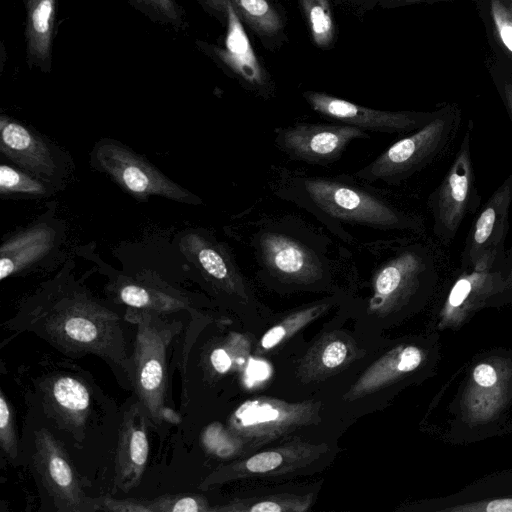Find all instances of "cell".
I'll return each mask as SVG.
<instances>
[{"label":"cell","instance_id":"14","mask_svg":"<svg viewBox=\"0 0 512 512\" xmlns=\"http://www.w3.org/2000/svg\"><path fill=\"white\" fill-rule=\"evenodd\" d=\"M303 97L311 109L323 117L367 132L404 136L419 129L437 114L377 110L317 91H306Z\"/></svg>","mask_w":512,"mask_h":512},{"label":"cell","instance_id":"17","mask_svg":"<svg viewBox=\"0 0 512 512\" xmlns=\"http://www.w3.org/2000/svg\"><path fill=\"white\" fill-rule=\"evenodd\" d=\"M147 424L146 413L137 400L124 412L118 433L115 484L121 491L132 490L142 479L149 454Z\"/></svg>","mask_w":512,"mask_h":512},{"label":"cell","instance_id":"32","mask_svg":"<svg viewBox=\"0 0 512 512\" xmlns=\"http://www.w3.org/2000/svg\"><path fill=\"white\" fill-rule=\"evenodd\" d=\"M0 446L7 457L18 455V435L13 409L3 390L0 393Z\"/></svg>","mask_w":512,"mask_h":512},{"label":"cell","instance_id":"13","mask_svg":"<svg viewBox=\"0 0 512 512\" xmlns=\"http://www.w3.org/2000/svg\"><path fill=\"white\" fill-rule=\"evenodd\" d=\"M33 462L57 511H95V498L87 496L72 462L59 441L45 428L34 434Z\"/></svg>","mask_w":512,"mask_h":512},{"label":"cell","instance_id":"36","mask_svg":"<svg viewBox=\"0 0 512 512\" xmlns=\"http://www.w3.org/2000/svg\"><path fill=\"white\" fill-rule=\"evenodd\" d=\"M159 6L167 15L175 17V11L171 0H152Z\"/></svg>","mask_w":512,"mask_h":512},{"label":"cell","instance_id":"12","mask_svg":"<svg viewBox=\"0 0 512 512\" xmlns=\"http://www.w3.org/2000/svg\"><path fill=\"white\" fill-rule=\"evenodd\" d=\"M192 257L216 295L230 307L256 313L259 307L251 284L245 278L229 250L202 234L192 233L183 239Z\"/></svg>","mask_w":512,"mask_h":512},{"label":"cell","instance_id":"25","mask_svg":"<svg viewBox=\"0 0 512 512\" xmlns=\"http://www.w3.org/2000/svg\"><path fill=\"white\" fill-rule=\"evenodd\" d=\"M349 293L339 292L302 306L286 314L274 326L270 327L261 337L256 347L257 354L268 353L285 343L298 331L310 324L332 307L343 303Z\"/></svg>","mask_w":512,"mask_h":512},{"label":"cell","instance_id":"26","mask_svg":"<svg viewBox=\"0 0 512 512\" xmlns=\"http://www.w3.org/2000/svg\"><path fill=\"white\" fill-rule=\"evenodd\" d=\"M237 14L256 32L273 35L282 27L276 10L267 0H229Z\"/></svg>","mask_w":512,"mask_h":512},{"label":"cell","instance_id":"9","mask_svg":"<svg viewBox=\"0 0 512 512\" xmlns=\"http://www.w3.org/2000/svg\"><path fill=\"white\" fill-rule=\"evenodd\" d=\"M332 457L328 444L288 441L219 467L205 478L200 487L207 489L247 479H288L323 468Z\"/></svg>","mask_w":512,"mask_h":512},{"label":"cell","instance_id":"11","mask_svg":"<svg viewBox=\"0 0 512 512\" xmlns=\"http://www.w3.org/2000/svg\"><path fill=\"white\" fill-rule=\"evenodd\" d=\"M369 138L367 131L339 122H299L274 130L276 147L290 160L322 166L339 160L353 141Z\"/></svg>","mask_w":512,"mask_h":512},{"label":"cell","instance_id":"22","mask_svg":"<svg viewBox=\"0 0 512 512\" xmlns=\"http://www.w3.org/2000/svg\"><path fill=\"white\" fill-rule=\"evenodd\" d=\"M315 492L306 488H270L211 507V512H306L313 505Z\"/></svg>","mask_w":512,"mask_h":512},{"label":"cell","instance_id":"20","mask_svg":"<svg viewBox=\"0 0 512 512\" xmlns=\"http://www.w3.org/2000/svg\"><path fill=\"white\" fill-rule=\"evenodd\" d=\"M422 355L415 346L396 348L374 361L347 391L348 400H360L375 394L392 384L402 375L415 370Z\"/></svg>","mask_w":512,"mask_h":512},{"label":"cell","instance_id":"7","mask_svg":"<svg viewBox=\"0 0 512 512\" xmlns=\"http://www.w3.org/2000/svg\"><path fill=\"white\" fill-rule=\"evenodd\" d=\"M320 409V403L314 401L291 403L271 397L253 398L232 412L227 430L243 453L250 454L320 422Z\"/></svg>","mask_w":512,"mask_h":512},{"label":"cell","instance_id":"5","mask_svg":"<svg viewBox=\"0 0 512 512\" xmlns=\"http://www.w3.org/2000/svg\"><path fill=\"white\" fill-rule=\"evenodd\" d=\"M125 318L136 326L130 356L131 384L142 404L149 424L158 427L164 420L176 422V413L166 408L167 348L181 331L182 323L161 313L130 308Z\"/></svg>","mask_w":512,"mask_h":512},{"label":"cell","instance_id":"34","mask_svg":"<svg viewBox=\"0 0 512 512\" xmlns=\"http://www.w3.org/2000/svg\"><path fill=\"white\" fill-rule=\"evenodd\" d=\"M473 377L477 384L483 387L492 386L497 380L495 370L487 364L478 365L474 370Z\"/></svg>","mask_w":512,"mask_h":512},{"label":"cell","instance_id":"8","mask_svg":"<svg viewBox=\"0 0 512 512\" xmlns=\"http://www.w3.org/2000/svg\"><path fill=\"white\" fill-rule=\"evenodd\" d=\"M473 131L469 121L448 170L427 199L432 233L444 246L454 240L466 217L481 206L471 152Z\"/></svg>","mask_w":512,"mask_h":512},{"label":"cell","instance_id":"24","mask_svg":"<svg viewBox=\"0 0 512 512\" xmlns=\"http://www.w3.org/2000/svg\"><path fill=\"white\" fill-rule=\"evenodd\" d=\"M115 294L129 308L161 314L185 310L195 319L203 317V313L189 299L167 288L136 281H122L116 284Z\"/></svg>","mask_w":512,"mask_h":512},{"label":"cell","instance_id":"15","mask_svg":"<svg viewBox=\"0 0 512 512\" xmlns=\"http://www.w3.org/2000/svg\"><path fill=\"white\" fill-rule=\"evenodd\" d=\"M512 205V170L481 206L464 241L460 268L469 269L506 249Z\"/></svg>","mask_w":512,"mask_h":512},{"label":"cell","instance_id":"16","mask_svg":"<svg viewBox=\"0 0 512 512\" xmlns=\"http://www.w3.org/2000/svg\"><path fill=\"white\" fill-rule=\"evenodd\" d=\"M38 386L47 415L81 439L91 405L86 384L75 376L56 373L41 379Z\"/></svg>","mask_w":512,"mask_h":512},{"label":"cell","instance_id":"31","mask_svg":"<svg viewBox=\"0 0 512 512\" xmlns=\"http://www.w3.org/2000/svg\"><path fill=\"white\" fill-rule=\"evenodd\" d=\"M239 338V336H232L224 344L212 349L209 354V364L215 373L225 375L239 366L234 362L235 360L240 364L244 361V356L247 353L235 352L236 348L244 341Z\"/></svg>","mask_w":512,"mask_h":512},{"label":"cell","instance_id":"23","mask_svg":"<svg viewBox=\"0 0 512 512\" xmlns=\"http://www.w3.org/2000/svg\"><path fill=\"white\" fill-rule=\"evenodd\" d=\"M356 344L341 331L323 335L308 351L300 366L307 379L324 378L340 372L356 358Z\"/></svg>","mask_w":512,"mask_h":512},{"label":"cell","instance_id":"2","mask_svg":"<svg viewBox=\"0 0 512 512\" xmlns=\"http://www.w3.org/2000/svg\"><path fill=\"white\" fill-rule=\"evenodd\" d=\"M245 244L257 278L281 293H349L350 250L297 214L248 212Z\"/></svg>","mask_w":512,"mask_h":512},{"label":"cell","instance_id":"3","mask_svg":"<svg viewBox=\"0 0 512 512\" xmlns=\"http://www.w3.org/2000/svg\"><path fill=\"white\" fill-rule=\"evenodd\" d=\"M4 326L33 333L69 357L92 354L130 371L120 316L80 288L45 289L22 304Z\"/></svg>","mask_w":512,"mask_h":512},{"label":"cell","instance_id":"37","mask_svg":"<svg viewBox=\"0 0 512 512\" xmlns=\"http://www.w3.org/2000/svg\"><path fill=\"white\" fill-rule=\"evenodd\" d=\"M501 37L505 45L512 51V26H503L501 28Z\"/></svg>","mask_w":512,"mask_h":512},{"label":"cell","instance_id":"6","mask_svg":"<svg viewBox=\"0 0 512 512\" xmlns=\"http://www.w3.org/2000/svg\"><path fill=\"white\" fill-rule=\"evenodd\" d=\"M459 120V116L448 109L437 111L428 123L392 143L352 174L370 184H402L447 150L458 132Z\"/></svg>","mask_w":512,"mask_h":512},{"label":"cell","instance_id":"10","mask_svg":"<svg viewBox=\"0 0 512 512\" xmlns=\"http://www.w3.org/2000/svg\"><path fill=\"white\" fill-rule=\"evenodd\" d=\"M97 166L120 187L138 198L160 196L176 202L200 204L201 199L166 177L160 170L127 147L100 142L94 151Z\"/></svg>","mask_w":512,"mask_h":512},{"label":"cell","instance_id":"33","mask_svg":"<svg viewBox=\"0 0 512 512\" xmlns=\"http://www.w3.org/2000/svg\"><path fill=\"white\" fill-rule=\"evenodd\" d=\"M95 511L151 512L150 500L115 499L109 496L95 498Z\"/></svg>","mask_w":512,"mask_h":512},{"label":"cell","instance_id":"4","mask_svg":"<svg viewBox=\"0 0 512 512\" xmlns=\"http://www.w3.org/2000/svg\"><path fill=\"white\" fill-rule=\"evenodd\" d=\"M421 235H399L348 247L350 287L363 291L348 300L365 320L384 322L431 288L436 259Z\"/></svg>","mask_w":512,"mask_h":512},{"label":"cell","instance_id":"30","mask_svg":"<svg viewBox=\"0 0 512 512\" xmlns=\"http://www.w3.org/2000/svg\"><path fill=\"white\" fill-rule=\"evenodd\" d=\"M151 512H211L205 497L199 494H167L150 500Z\"/></svg>","mask_w":512,"mask_h":512},{"label":"cell","instance_id":"27","mask_svg":"<svg viewBox=\"0 0 512 512\" xmlns=\"http://www.w3.org/2000/svg\"><path fill=\"white\" fill-rule=\"evenodd\" d=\"M315 44L320 48L331 45L335 25L328 0H299Z\"/></svg>","mask_w":512,"mask_h":512},{"label":"cell","instance_id":"35","mask_svg":"<svg viewBox=\"0 0 512 512\" xmlns=\"http://www.w3.org/2000/svg\"><path fill=\"white\" fill-rule=\"evenodd\" d=\"M485 510L489 512H512V500L502 499L489 502Z\"/></svg>","mask_w":512,"mask_h":512},{"label":"cell","instance_id":"1","mask_svg":"<svg viewBox=\"0 0 512 512\" xmlns=\"http://www.w3.org/2000/svg\"><path fill=\"white\" fill-rule=\"evenodd\" d=\"M270 192L302 209L347 247L399 235H422V216L396 201L387 189L353 174H310L301 169L271 165Z\"/></svg>","mask_w":512,"mask_h":512},{"label":"cell","instance_id":"28","mask_svg":"<svg viewBox=\"0 0 512 512\" xmlns=\"http://www.w3.org/2000/svg\"><path fill=\"white\" fill-rule=\"evenodd\" d=\"M47 188L43 182L25 171L9 165L0 167V194L2 196L12 194H24L41 196L46 194Z\"/></svg>","mask_w":512,"mask_h":512},{"label":"cell","instance_id":"19","mask_svg":"<svg viewBox=\"0 0 512 512\" xmlns=\"http://www.w3.org/2000/svg\"><path fill=\"white\" fill-rule=\"evenodd\" d=\"M217 2L225 9L228 22L225 49L219 51L221 59L254 90L268 94L266 74L255 55L241 18L229 0Z\"/></svg>","mask_w":512,"mask_h":512},{"label":"cell","instance_id":"21","mask_svg":"<svg viewBox=\"0 0 512 512\" xmlns=\"http://www.w3.org/2000/svg\"><path fill=\"white\" fill-rule=\"evenodd\" d=\"M55 231L45 223L22 230L0 248V280L17 274L44 257L53 247Z\"/></svg>","mask_w":512,"mask_h":512},{"label":"cell","instance_id":"29","mask_svg":"<svg viewBox=\"0 0 512 512\" xmlns=\"http://www.w3.org/2000/svg\"><path fill=\"white\" fill-rule=\"evenodd\" d=\"M54 0H35L30 13L32 45L39 55L49 47Z\"/></svg>","mask_w":512,"mask_h":512},{"label":"cell","instance_id":"18","mask_svg":"<svg viewBox=\"0 0 512 512\" xmlns=\"http://www.w3.org/2000/svg\"><path fill=\"white\" fill-rule=\"evenodd\" d=\"M0 151L18 167L42 179L55 173V161L45 141L5 116L0 118Z\"/></svg>","mask_w":512,"mask_h":512}]
</instances>
